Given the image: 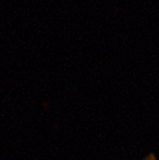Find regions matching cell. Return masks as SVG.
Wrapping results in <instances>:
<instances>
[{"instance_id": "6da1fadb", "label": "cell", "mask_w": 159, "mask_h": 160, "mask_svg": "<svg viewBox=\"0 0 159 160\" xmlns=\"http://www.w3.org/2000/svg\"><path fill=\"white\" fill-rule=\"evenodd\" d=\"M146 160H155V158H154V157L153 155H151V156H149Z\"/></svg>"}]
</instances>
